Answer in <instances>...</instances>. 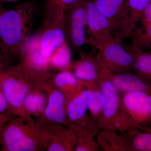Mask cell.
<instances>
[{
  "label": "cell",
  "instance_id": "obj_7",
  "mask_svg": "<svg viewBox=\"0 0 151 151\" xmlns=\"http://www.w3.org/2000/svg\"><path fill=\"white\" fill-rule=\"evenodd\" d=\"M86 31L89 38L86 43L98 50L114 40L108 19L99 11L94 1H86Z\"/></svg>",
  "mask_w": 151,
  "mask_h": 151
},
{
  "label": "cell",
  "instance_id": "obj_22",
  "mask_svg": "<svg viewBox=\"0 0 151 151\" xmlns=\"http://www.w3.org/2000/svg\"><path fill=\"white\" fill-rule=\"evenodd\" d=\"M133 72L151 85V52L137 55L133 64Z\"/></svg>",
  "mask_w": 151,
  "mask_h": 151
},
{
  "label": "cell",
  "instance_id": "obj_14",
  "mask_svg": "<svg viewBox=\"0 0 151 151\" xmlns=\"http://www.w3.org/2000/svg\"><path fill=\"white\" fill-rule=\"evenodd\" d=\"M3 81V93L7 102L15 108L21 106L27 94L28 88L22 82L8 74Z\"/></svg>",
  "mask_w": 151,
  "mask_h": 151
},
{
  "label": "cell",
  "instance_id": "obj_31",
  "mask_svg": "<svg viewBox=\"0 0 151 151\" xmlns=\"http://www.w3.org/2000/svg\"><path fill=\"white\" fill-rule=\"evenodd\" d=\"M1 55L0 54V59H1Z\"/></svg>",
  "mask_w": 151,
  "mask_h": 151
},
{
  "label": "cell",
  "instance_id": "obj_2",
  "mask_svg": "<svg viewBox=\"0 0 151 151\" xmlns=\"http://www.w3.org/2000/svg\"><path fill=\"white\" fill-rule=\"evenodd\" d=\"M121 131L139 129L151 132V92L122 94Z\"/></svg>",
  "mask_w": 151,
  "mask_h": 151
},
{
  "label": "cell",
  "instance_id": "obj_10",
  "mask_svg": "<svg viewBox=\"0 0 151 151\" xmlns=\"http://www.w3.org/2000/svg\"><path fill=\"white\" fill-rule=\"evenodd\" d=\"M104 76L113 82L122 94L139 91L151 92V85L133 72L113 74L106 71Z\"/></svg>",
  "mask_w": 151,
  "mask_h": 151
},
{
  "label": "cell",
  "instance_id": "obj_1",
  "mask_svg": "<svg viewBox=\"0 0 151 151\" xmlns=\"http://www.w3.org/2000/svg\"><path fill=\"white\" fill-rule=\"evenodd\" d=\"M37 17L32 3L25 2L12 8H0V49L4 53L20 52L32 36Z\"/></svg>",
  "mask_w": 151,
  "mask_h": 151
},
{
  "label": "cell",
  "instance_id": "obj_4",
  "mask_svg": "<svg viewBox=\"0 0 151 151\" xmlns=\"http://www.w3.org/2000/svg\"><path fill=\"white\" fill-rule=\"evenodd\" d=\"M65 40L71 50L79 52L86 43V0L64 9Z\"/></svg>",
  "mask_w": 151,
  "mask_h": 151
},
{
  "label": "cell",
  "instance_id": "obj_24",
  "mask_svg": "<svg viewBox=\"0 0 151 151\" xmlns=\"http://www.w3.org/2000/svg\"><path fill=\"white\" fill-rule=\"evenodd\" d=\"M80 80L68 70H63L57 73L54 77L55 84L60 88H64L73 92L78 91Z\"/></svg>",
  "mask_w": 151,
  "mask_h": 151
},
{
  "label": "cell",
  "instance_id": "obj_6",
  "mask_svg": "<svg viewBox=\"0 0 151 151\" xmlns=\"http://www.w3.org/2000/svg\"><path fill=\"white\" fill-rule=\"evenodd\" d=\"M97 84L105 97L103 113L98 124L99 129L121 131L122 94L113 82L105 76L101 78Z\"/></svg>",
  "mask_w": 151,
  "mask_h": 151
},
{
  "label": "cell",
  "instance_id": "obj_17",
  "mask_svg": "<svg viewBox=\"0 0 151 151\" xmlns=\"http://www.w3.org/2000/svg\"><path fill=\"white\" fill-rule=\"evenodd\" d=\"M129 151H151V132L139 129L122 131Z\"/></svg>",
  "mask_w": 151,
  "mask_h": 151
},
{
  "label": "cell",
  "instance_id": "obj_11",
  "mask_svg": "<svg viewBox=\"0 0 151 151\" xmlns=\"http://www.w3.org/2000/svg\"><path fill=\"white\" fill-rule=\"evenodd\" d=\"M20 52L24 56L29 66L37 70H46L50 64L49 57L44 55L42 52L39 32L28 40Z\"/></svg>",
  "mask_w": 151,
  "mask_h": 151
},
{
  "label": "cell",
  "instance_id": "obj_25",
  "mask_svg": "<svg viewBox=\"0 0 151 151\" xmlns=\"http://www.w3.org/2000/svg\"><path fill=\"white\" fill-rule=\"evenodd\" d=\"M23 103L27 111L32 113H39L44 109L46 99L42 94H31L26 96Z\"/></svg>",
  "mask_w": 151,
  "mask_h": 151
},
{
  "label": "cell",
  "instance_id": "obj_16",
  "mask_svg": "<svg viewBox=\"0 0 151 151\" xmlns=\"http://www.w3.org/2000/svg\"><path fill=\"white\" fill-rule=\"evenodd\" d=\"M151 0H126L127 20L122 39L131 37L142 17L145 9Z\"/></svg>",
  "mask_w": 151,
  "mask_h": 151
},
{
  "label": "cell",
  "instance_id": "obj_21",
  "mask_svg": "<svg viewBox=\"0 0 151 151\" xmlns=\"http://www.w3.org/2000/svg\"><path fill=\"white\" fill-rule=\"evenodd\" d=\"M131 37L132 42L126 47L127 50L134 53L151 50V24L145 29H136Z\"/></svg>",
  "mask_w": 151,
  "mask_h": 151
},
{
  "label": "cell",
  "instance_id": "obj_26",
  "mask_svg": "<svg viewBox=\"0 0 151 151\" xmlns=\"http://www.w3.org/2000/svg\"><path fill=\"white\" fill-rule=\"evenodd\" d=\"M79 1L80 0H45V5L58 6L65 9Z\"/></svg>",
  "mask_w": 151,
  "mask_h": 151
},
{
  "label": "cell",
  "instance_id": "obj_28",
  "mask_svg": "<svg viewBox=\"0 0 151 151\" xmlns=\"http://www.w3.org/2000/svg\"><path fill=\"white\" fill-rule=\"evenodd\" d=\"M50 151H65L68 150L67 149L65 146L60 145L58 143L54 144L52 145L48 149Z\"/></svg>",
  "mask_w": 151,
  "mask_h": 151
},
{
  "label": "cell",
  "instance_id": "obj_32",
  "mask_svg": "<svg viewBox=\"0 0 151 151\" xmlns=\"http://www.w3.org/2000/svg\"><path fill=\"white\" fill-rule=\"evenodd\" d=\"M149 51L151 52V50H149Z\"/></svg>",
  "mask_w": 151,
  "mask_h": 151
},
{
  "label": "cell",
  "instance_id": "obj_12",
  "mask_svg": "<svg viewBox=\"0 0 151 151\" xmlns=\"http://www.w3.org/2000/svg\"><path fill=\"white\" fill-rule=\"evenodd\" d=\"M96 141L101 151H129L127 140L122 131L102 129L97 134Z\"/></svg>",
  "mask_w": 151,
  "mask_h": 151
},
{
  "label": "cell",
  "instance_id": "obj_15",
  "mask_svg": "<svg viewBox=\"0 0 151 151\" xmlns=\"http://www.w3.org/2000/svg\"><path fill=\"white\" fill-rule=\"evenodd\" d=\"M4 140L7 148L11 151H31L35 148L32 139L27 137L19 127L11 126L4 134Z\"/></svg>",
  "mask_w": 151,
  "mask_h": 151
},
{
  "label": "cell",
  "instance_id": "obj_18",
  "mask_svg": "<svg viewBox=\"0 0 151 151\" xmlns=\"http://www.w3.org/2000/svg\"><path fill=\"white\" fill-rule=\"evenodd\" d=\"M65 97L62 92L54 91L50 96L45 111L47 118L50 121L61 123L65 118Z\"/></svg>",
  "mask_w": 151,
  "mask_h": 151
},
{
  "label": "cell",
  "instance_id": "obj_27",
  "mask_svg": "<svg viewBox=\"0 0 151 151\" xmlns=\"http://www.w3.org/2000/svg\"><path fill=\"white\" fill-rule=\"evenodd\" d=\"M141 20L142 23V29H145L151 24V2L145 9Z\"/></svg>",
  "mask_w": 151,
  "mask_h": 151
},
{
  "label": "cell",
  "instance_id": "obj_19",
  "mask_svg": "<svg viewBox=\"0 0 151 151\" xmlns=\"http://www.w3.org/2000/svg\"><path fill=\"white\" fill-rule=\"evenodd\" d=\"M85 84L91 89L88 100V108L90 113L89 118L98 125L103 113L105 97L97 83Z\"/></svg>",
  "mask_w": 151,
  "mask_h": 151
},
{
  "label": "cell",
  "instance_id": "obj_13",
  "mask_svg": "<svg viewBox=\"0 0 151 151\" xmlns=\"http://www.w3.org/2000/svg\"><path fill=\"white\" fill-rule=\"evenodd\" d=\"M86 89L79 90L68 103L66 113L68 119L75 122L83 121L87 122L89 117L86 116L88 108V100L91 89L89 86Z\"/></svg>",
  "mask_w": 151,
  "mask_h": 151
},
{
  "label": "cell",
  "instance_id": "obj_30",
  "mask_svg": "<svg viewBox=\"0 0 151 151\" xmlns=\"http://www.w3.org/2000/svg\"><path fill=\"white\" fill-rule=\"evenodd\" d=\"M21 0H0V8L2 7L5 4L7 3H15Z\"/></svg>",
  "mask_w": 151,
  "mask_h": 151
},
{
  "label": "cell",
  "instance_id": "obj_8",
  "mask_svg": "<svg viewBox=\"0 0 151 151\" xmlns=\"http://www.w3.org/2000/svg\"><path fill=\"white\" fill-rule=\"evenodd\" d=\"M97 8L108 19L114 39L122 40L127 20L126 0H94Z\"/></svg>",
  "mask_w": 151,
  "mask_h": 151
},
{
  "label": "cell",
  "instance_id": "obj_23",
  "mask_svg": "<svg viewBox=\"0 0 151 151\" xmlns=\"http://www.w3.org/2000/svg\"><path fill=\"white\" fill-rule=\"evenodd\" d=\"M50 63L59 69H67L71 63V49L66 41L58 47L49 57Z\"/></svg>",
  "mask_w": 151,
  "mask_h": 151
},
{
  "label": "cell",
  "instance_id": "obj_3",
  "mask_svg": "<svg viewBox=\"0 0 151 151\" xmlns=\"http://www.w3.org/2000/svg\"><path fill=\"white\" fill-rule=\"evenodd\" d=\"M42 27L40 34L42 54L49 57L65 41L64 9L61 7L45 5Z\"/></svg>",
  "mask_w": 151,
  "mask_h": 151
},
{
  "label": "cell",
  "instance_id": "obj_20",
  "mask_svg": "<svg viewBox=\"0 0 151 151\" xmlns=\"http://www.w3.org/2000/svg\"><path fill=\"white\" fill-rule=\"evenodd\" d=\"M85 129L80 135L79 144L76 146V151H100L94 137L100 131L98 125L92 121L90 118L88 123L84 127Z\"/></svg>",
  "mask_w": 151,
  "mask_h": 151
},
{
  "label": "cell",
  "instance_id": "obj_29",
  "mask_svg": "<svg viewBox=\"0 0 151 151\" xmlns=\"http://www.w3.org/2000/svg\"><path fill=\"white\" fill-rule=\"evenodd\" d=\"M6 104L7 101L4 95L0 92V113L4 111Z\"/></svg>",
  "mask_w": 151,
  "mask_h": 151
},
{
  "label": "cell",
  "instance_id": "obj_5",
  "mask_svg": "<svg viewBox=\"0 0 151 151\" xmlns=\"http://www.w3.org/2000/svg\"><path fill=\"white\" fill-rule=\"evenodd\" d=\"M121 41L114 39L99 50L97 54L102 66L108 73L133 72V64L139 53H133L127 50L122 45Z\"/></svg>",
  "mask_w": 151,
  "mask_h": 151
},
{
  "label": "cell",
  "instance_id": "obj_9",
  "mask_svg": "<svg viewBox=\"0 0 151 151\" xmlns=\"http://www.w3.org/2000/svg\"><path fill=\"white\" fill-rule=\"evenodd\" d=\"M81 58L71 62L70 68H73L74 74L82 82L86 84L98 83L103 78L105 70L98 59L97 55H87L81 50L79 52Z\"/></svg>",
  "mask_w": 151,
  "mask_h": 151
}]
</instances>
